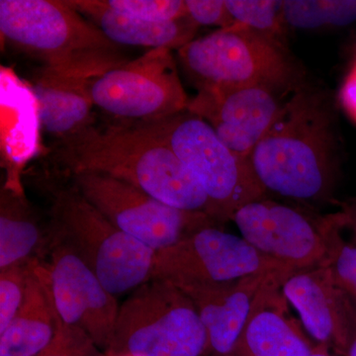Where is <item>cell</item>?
<instances>
[{"mask_svg":"<svg viewBox=\"0 0 356 356\" xmlns=\"http://www.w3.org/2000/svg\"><path fill=\"white\" fill-rule=\"evenodd\" d=\"M35 259L0 270V332L13 322L24 302Z\"/></svg>","mask_w":356,"mask_h":356,"instance_id":"484cf974","label":"cell"},{"mask_svg":"<svg viewBox=\"0 0 356 356\" xmlns=\"http://www.w3.org/2000/svg\"><path fill=\"white\" fill-rule=\"evenodd\" d=\"M93 105L139 122L168 118L186 110L189 99L172 50L154 49L84 83Z\"/></svg>","mask_w":356,"mask_h":356,"instance_id":"9c48e42d","label":"cell"},{"mask_svg":"<svg viewBox=\"0 0 356 356\" xmlns=\"http://www.w3.org/2000/svg\"><path fill=\"white\" fill-rule=\"evenodd\" d=\"M185 4L189 17L199 27L217 26L225 29L236 24L227 8L226 0H185Z\"/></svg>","mask_w":356,"mask_h":356,"instance_id":"83f0119b","label":"cell"},{"mask_svg":"<svg viewBox=\"0 0 356 356\" xmlns=\"http://www.w3.org/2000/svg\"><path fill=\"white\" fill-rule=\"evenodd\" d=\"M208 337L191 298L168 281L151 280L119 309L106 355H206Z\"/></svg>","mask_w":356,"mask_h":356,"instance_id":"52a82bcc","label":"cell"},{"mask_svg":"<svg viewBox=\"0 0 356 356\" xmlns=\"http://www.w3.org/2000/svg\"><path fill=\"white\" fill-rule=\"evenodd\" d=\"M341 207V212L343 213L344 219H346V228L350 229L353 233V241L356 245V196L339 203Z\"/></svg>","mask_w":356,"mask_h":356,"instance_id":"f546056e","label":"cell"},{"mask_svg":"<svg viewBox=\"0 0 356 356\" xmlns=\"http://www.w3.org/2000/svg\"><path fill=\"white\" fill-rule=\"evenodd\" d=\"M346 228V219L341 211L334 213L327 232V259L325 264L344 291L356 300V245L344 242L341 229Z\"/></svg>","mask_w":356,"mask_h":356,"instance_id":"cb8c5ba5","label":"cell"},{"mask_svg":"<svg viewBox=\"0 0 356 356\" xmlns=\"http://www.w3.org/2000/svg\"><path fill=\"white\" fill-rule=\"evenodd\" d=\"M74 187L103 216L156 252L172 247L206 227H221L205 213L166 205L109 175L81 172L74 175Z\"/></svg>","mask_w":356,"mask_h":356,"instance_id":"ba28073f","label":"cell"},{"mask_svg":"<svg viewBox=\"0 0 356 356\" xmlns=\"http://www.w3.org/2000/svg\"><path fill=\"white\" fill-rule=\"evenodd\" d=\"M267 195L302 205L329 203L337 178V140L329 97L305 83L280 113L250 156Z\"/></svg>","mask_w":356,"mask_h":356,"instance_id":"6da1fadb","label":"cell"},{"mask_svg":"<svg viewBox=\"0 0 356 356\" xmlns=\"http://www.w3.org/2000/svg\"><path fill=\"white\" fill-rule=\"evenodd\" d=\"M96 348L86 332L63 324L53 344L38 356H100Z\"/></svg>","mask_w":356,"mask_h":356,"instance_id":"4316f807","label":"cell"},{"mask_svg":"<svg viewBox=\"0 0 356 356\" xmlns=\"http://www.w3.org/2000/svg\"><path fill=\"white\" fill-rule=\"evenodd\" d=\"M287 266L264 269L222 284L179 288L197 310L208 337L206 355H229L254 311L295 273Z\"/></svg>","mask_w":356,"mask_h":356,"instance_id":"7c38bea8","label":"cell"},{"mask_svg":"<svg viewBox=\"0 0 356 356\" xmlns=\"http://www.w3.org/2000/svg\"><path fill=\"white\" fill-rule=\"evenodd\" d=\"M355 54H356V47H355ZM355 62H356V60H355Z\"/></svg>","mask_w":356,"mask_h":356,"instance_id":"e575fe53","label":"cell"},{"mask_svg":"<svg viewBox=\"0 0 356 356\" xmlns=\"http://www.w3.org/2000/svg\"><path fill=\"white\" fill-rule=\"evenodd\" d=\"M277 266H285L257 252L242 236L209 226L156 252L152 280L178 288L222 284Z\"/></svg>","mask_w":356,"mask_h":356,"instance_id":"8fae6325","label":"cell"},{"mask_svg":"<svg viewBox=\"0 0 356 356\" xmlns=\"http://www.w3.org/2000/svg\"><path fill=\"white\" fill-rule=\"evenodd\" d=\"M282 294L318 344L344 355L356 300L337 284L327 264L295 271L285 281Z\"/></svg>","mask_w":356,"mask_h":356,"instance_id":"9a60e30c","label":"cell"},{"mask_svg":"<svg viewBox=\"0 0 356 356\" xmlns=\"http://www.w3.org/2000/svg\"><path fill=\"white\" fill-rule=\"evenodd\" d=\"M339 102L346 113L356 122V62L344 79L339 91Z\"/></svg>","mask_w":356,"mask_h":356,"instance_id":"f1b7e54d","label":"cell"},{"mask_svg":"<svg viewBox=\"0 0 356 356\" xmlns=\"http://www.w3.org/2000/svg\"><path fill=\"white\" fill-rule=\"evenodd\" d=\"M53 250L47 270L60 320L107 351L120 309L116 297L67 245L58 243Z\"/></svg>","mask_w":356,"mask_h":356,"instance_id":"4fadbf2b","label":"cell"},{"mask_svg":"<svg viewBox=\"0 0 356 356\" xmlns=\"http://www.w3.org/2000/svg\"><path fill=\"white\" fill-rule=\"evenodd\" d=\"M1 88V151L11 170L9 182H19L14 177L39 147L41 128L38 103L33 88L23 83L13 70L2 67Z\"/></svg>","mask_w":356,"mask_h":356,"instance_id":"e0dca14e","label":"cell"},{"mask_svg":"<svg viewBox=\"0 0 356 356\" xmlns=\"http://www.w3.org/2000/svg\"><path fill=\"white\" fill-rule=\"evenodd\" d=\"M282 290L259 306L232 351V356H308L316 344L288 314Z\"/></svg>","mask_w":356,"mask_h":356,"instance_id":"ac0fdd59","label":"cell"},{"mask_svg":"<svg viewBox=\"0 0 356 356\" xmlns=\"http://www.w3.org/2000/svg\"><path fill=\"white\" fill-rule=\"evenodd\" d=\"M281 93L264 86H206L189 99L187 110L212 126L222 142L250 159L280 113Z\"/></svg>","mask_w":356,"mask_h":356,"instance_id":"5bb4252c","label":"cell"},{"mask_svg":"<svg viewBox=\"0 0 356 356\" xmlns=\"http://www.w3.org/2000/svg\"><path fill=\"white\" fill-rule=\"evenodd\" d=\"M53 215L58 242L70 248L115 296L152 280L156 250L114 226L76 187L56 193Z\"/></svg>","mask_w":356,"mask_h":356,"instance_id":"8992f818","label":"cell"},{"mask_svg":"<svg viewBox=\"0 0 356 356\" xmlns=\"http://www.w3.org/2000/svg\"><path fill=\"white\" fill-rule=\"evenodd\" d=\"M334 216L266 197L243 206L232 221L257 252L298 271L327 261V232Z\"/></svg>","mask_w":356,"mask_h":356,"instance_id":"30bf717a","label":"cell"},{"mask_svg":"<svg viewBox=\"0 0 356 356\" xmlns=\"http://www.w3.org/2000/svg\"><path fill=\"white\" fill-rule=\"evenodd\" d=\"M106 356H130L126 355H106Z\"/></svg>","mask_w":356,"mask_h":356,"instance_id":"d6a6232c","label":"cell"},{"mask_svg":"<svg viewBox=\"0 0 356 356\" xmlns=\"http://www.w3.org/2000/svg\"><path fill=\"white\" fill-rule=\"evenodd\" d=\"M43 241L20 185L6 184L0 196V270L35 259Z\"/></svg>","mask_w":356,"mask_h":356,"instance_id":"44dd1931","label":"cell"},{"mask_svg":"<svg viewBox=\"0 0 356 356\" xmlns=\"http://www.w3.org/2000/svg\"><path fill=\"white\" fill-rule=\"evenodd\" d=\"M146 123L197 180L209 202V216L222 228L243 206L268 197L250 159L229 149L201 117L186 109Z\"/></svg>","mask_w":356,"mask_h":356,"instance_id":"5b68a950","label":"cell"},{"mask_svg":"<svg viewBox=\"0 0 356 356\" xmlns=\"http://www.w3.org/2000/svg\"><path fill=\"white\" fill-rule=\"evenodd\" d=\"M308 356H332L330 353V348L324 344H316L314 350L311 351Z\"/></svg>","mask_w":356,"mask_h":356,"instance_id":"1f68e13d","label":"cell"},{"mask_svg":"<svg viewBox=\"0 0 356 356\" xmlns=\"http://www.w3.org/2000/svg\"><path fill=\"white\" fill-rule=\"evenodd\" d=\"M283 18L294 29L346 27L356 21V0H285Z\"/></svg>","mask_w":356,"mask_h":356,"instance_id":"7402d4cb","label":"cell"},{"mask_svg":"<svg viewBox=\"0 0 356 356\" xmlns=\"http://www.w3.org/2000/svg\"><path fill=\"white\" fill-rule=\"evenodd\" d=\"M107 10L133 19L165 22L188 15L185 0H96Z\"/></svg>","mask_w":356,"mask_h":356,"instance_id":"d4e9b609","label":"cell"},{"mask_svg":"<svg viewBox=\"0 0 356 356\" xmlns=\"http://www.w3.org/2000/svg\"><path fill=\"white\" fill-rule=\"evenodd\" d=\"M65 3L97 26L113 43L154 49L184 48L193 41L199 26L188 15L165 22L125 17L103 8L96 0H65Z\"/></svg>","mask_w":356,"mask_h":356,"instance_id":"d6986e66","label":"cell"},{"mask_svg":"<svg viewBox=\"0 0 356 356\" xmlns=\"http://www.w3.org/2000/svg\"><path fill=\"white\" fill-rule=\"evenodd\" d=\"M178 57L197 89L264 86L289 95L304 83L284 43L238 23L194 39Z\"/></svg>","mask_w":356,"mask_h":356,"instance_id":"277c9868","label":"cell"},{"mask_svg":"<svg viewBox=\"0 0 356 356\" xmlns=\"http://www.w3.org/2000/svg\"><path fill=\"white\" fill-rule=\"evenodd\" d=\"M47 266L35 259L27 292L13 322L0 332V356H38L53 344L62 327Z\"/></svg>","mask_w":356,"mask_h":356,"instance_id":"2e32d148","label":"cell"},{"mask_svg":"<svg viewBox=\"0 0 356 356\" xmlns=\"http://www.w3.org/2000/svg\"><path fill=\"white\" fill-rule=\"evenodd\" d=\"M33 91L41 128L62 140L92 125V102L84 83L42 74Z\"/></svg>","mask_w":356,"mask_h":356,"instance_id":"ffe728a7","label":"cell"},{"mask_svg":"<svg viewBox=\"0 0 356 356\" xmlns=\"http://www.w3.org/2000/svg\"><path fill=\"white\" fill-rule=\"evenodd\" d=\"M56 154L74 175L102 173L166 205L209 215L207 196L197 180L146 122L106 129L89 126L58 140Z\"/></svg>","mask_w":356,"mask_h":356,"instance_id":"7a4b0ae2","label":"cell"},{"mask_svg":"<svg viewBox=\"0 0 356 356\" xmlns=\"http://www.w3.org/2000/svg\"><path fill=\"white\" fill-rule=\"evenodd\" d=\"M236 23L284 43L287 26L283 18V1L276 0H226Z\"/></svg>","mask_w":356,"mask_h":356,"instance_id":"603a6c76","label":"cell"},{"mask_svg":"<svg viewBox=\"0 0 356 356\" xmlns=\"http://www.w3.org/2000/svg\"><path fill=\"white\" fill-rule=\"evenodd\" d=\"M2 39L44 62L43 74L86 83L128 62L91 21L65 0H1Z\"/></svg>","mask_w":356,"mask_h":356,"instance_id":"3957f363","label":"cell"},{"mask_svg":"<svg viewBox=\"0 0 356 356\" xmlns=\"http://www.w3.org/2000/svg\"><path fill=\"white\" fill-rule=\"evenodd\" d=\"M212 356H232V355H212Z\"/></svg>","mask_w":356,"mask_h":356,"instance_id":"836d02e7","label":"cell"},{"mask_svg":"<svg viewBox=\"0 0 356 356\" xmlns=\"http://www.w3.org/2000/svg\"><path fill=\"white\" fill-rule=\"evenodd\" d=\"M343 356H356V318L353 321L348 332L346 351Z\"/></svg>","mask_w":356,"mask_h":356,"instance_id":"4dcf8cb0","label":"cell"}]
</instances>
